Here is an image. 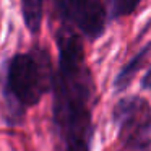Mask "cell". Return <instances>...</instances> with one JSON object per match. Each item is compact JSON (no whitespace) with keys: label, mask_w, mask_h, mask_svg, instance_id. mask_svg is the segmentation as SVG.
<instances>
[{"label":"cell","mask_w":151,"mask_h":151,"mask_svg":"<svg viewBox=\"0 0 151 151\" xmlns=\"http://www.w3.org/2000/svg\"><path fill=\"white\" fill-rule=\"evenodd\" d=\"M54 72L47 50L36 49L34 52L17 54L8 62L5 94L13 117H21L24 107L37 104L46 91L52 88Z\"/></svg>","instance_id":"cell-2"},{"label":"cell","mask_w":151,"mask_h":151,"mask_svg":"<svg viewBox=\"0 0 151 151\" xmlns=\"http://www.w3.org/2000/svg\"><path fill=\"white\" fill-rule=\"evenodd\" d=\"M141 86H143L145 89H151V67L148 68V72L145 73L143 80H141Z\"/></svg>","instance_id":"cell-8"},{"label":"cell","mask_w":151,"mask_h":151,"mask_svg":"<svg viewBox=\"0 0 151 151\" xmlns=\"http://www.w3.org/2000/svg\"><path fill=\"white\" fill-rule=\"evenodd\" d=\"M59 70L54 73V120L65 143V151H89L93 137V78L85 62L81 39L72 28L57 33Z\"/></svg>","instance_id":"cell-1"},{"label":"cell","mask_w":151,"mask_h":151,"mask_svg":"<svg viewBox=\"0 0 151 151\" xmlns=\"http://www.w3.org/2000/svg\"><path fill=\"white\" fill-rule=\"evenodd\" d=\"M111 18H120L133 13L137 10L140 0H107Z\"/></svg>","instance_id":"cell-7"},{"label":"cell","mask_w":151,"mask_h":151,"mask_svg":"<svg viewBox=\"0 0 151 151\" xmlns=\"http://www.w3.org/2000/svg\"><path fill=\"white\" fill-rule=\"evenodd\" d=\"M112 117L122 143L130 150H146L151 145V106L140 96H127L115 104Z\"/></svg>","instance_id":"cell-3"},{"label":"cell","mask_w":151,"mask_h":151,"mask_svg":"<svg viewBox=\"0 0 151 151\" xmlns=\"http://www.w3.org/2000/svg\"><path fill=\"white\" fill-rule=\"evenodd\" d=\"M60 15L86 37L96 39L104 33L106 10L101 0H55Z\"/></svg>","instance_id":"cell-4"},{"label":"cell","mask_w":151,"mask_h":151,"mask_svg":"<svg viewBox=\"0 0 151 151\" xmlns=\"http://www.w3.org/2000/svg\"><path fill=\"white\" fill-rule=\"evenodd\" d=\"M150 50V46L148 47H145L143 50H141L140 54H137V55L133 57V59L130 60V62L127 63V65L122 68V72L117 75V78H115V81H114V86H115V89H124L125 86L130 83V80H132V76L135 75V72H137L138 68L141 67V63H143V60L146 59V52Z\"/></svg>","instance_id":"cell-6"},{"label":"cell","mask_w":151,"mask_h":151,"mask_svg":"<svg viewBox=\"0 0 151 151\" xmlns=\"http://www.w3.org/2000/svg\"><path fill=\"white\" fill-rule=\"evenodd\" d=\"M42 10H44V0H21L24 26L29 29V33L36 34L41 29Z\"/></svg>","instance_id":"cell-5"}]
</instances>
